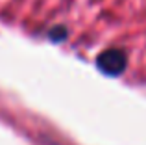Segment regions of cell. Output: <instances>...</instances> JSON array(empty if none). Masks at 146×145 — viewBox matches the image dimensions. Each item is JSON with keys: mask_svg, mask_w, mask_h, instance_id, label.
I'll return each instance as SVG.
<instances>
[{"mask_svg": "<svg viewBox=\"0 0 146 145\" xmlns=\"http://www.w3.org/2000/svg\"><path fill=\"white\" fill-rule=\"evenodd\" d=\"M126 62H128L126 54L122 50H118V48H109V50L102 52L96 60L98 69L102 72H106V75H109V76L122 75L126 69Z\"/></svg>", "mask_w": 146, "mask_h": 145, "instance_id": "cell-1", "label": "cell"}, {"mask_svg": "<svg viewBox=\"0 0 146 145\" xmlns=\"http://www.w3.org/2000/svg\"><path fill=\"white\" fill-rule=\"evenodd\" d=\"M65 37H67V30H65L63 26H59V28H52V32H50V39H52V41H63Z\"/></svg>", "mask_w": 146, "mask_h": 145, "instance_id": "cell-2", "label": "cell"}]
</instances>
